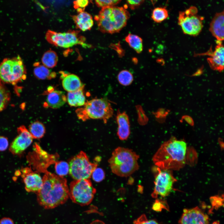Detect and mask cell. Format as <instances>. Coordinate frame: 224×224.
Instances as JSON below:
<instances>
[{
    "mask_svg": "<svg viewBox=\"0 0 224 224\" xmlns=\"http://www.w3.org/2000/svg\"><path fill=\"white\" fill-rule=\"evenodd\" d=\"M72 19L77 28L83 31L90 30L93 25V20L91 16L84 11L78 13L72 16Z\"/></svg>",
    "mask_w": 224,
    "mask_h": 224,
    "instance_id": "18",
    "label": "cell"
},
{
    "mask_svg": "<svg viewBox=\"0 0 224 224\" xmlns=\"http://www.w3.org/2000/svg\"><path fill=\"white\" fill-rule=\"evenodd\" d=\"M66 98L68 104L71 106H82L86 103L85 97L82 89L73 92H68Z\"/></svg>",
    "mask_w": 224,
    "mask_h": 224,
    "instance_id": "21",
    "label": "cell"
},
{
    "mask_svg": "<svg viewBox=\"0 0 224 224\" xmlns=\"http://www.w3.org/2000/svg\"><path fill=\"white\" fill-rule=\"evenodd\" d=\"M191 150L184 140L172 137L162 144L153 156L152 161L160 169L179 170L189 162Z\"/></svg>",
    "mask_w": 224,
    "mask_h": 224,
    "instance_id": "1",
    "label": "cell"
},
{
    "mask_svg": "<svg viewBox=\"0 0 224 224\" xmlns=\"http://www.w3.org/2000/svg\"><path fill=\"white\" fill-rule=\"evenodd\" d=\"M26 77L25 67L18 55L12 58H6L0 64V79L2 82L15 85Z\"/></svg>",
    "mask_w": 224,
    "mask_h": 224,
    "instance_id": "6",
    "label": "cell"
},
{
    "mask_svg": "<svg viewBox=\"0 0 224 224\" xmlns=\"http://www.w3.org/2000/svg\"><path fill=\"white\" fill-rule=\"evenodd\" d=\"M62 85L64 89L68 92L74 91L83 87L79 77L73 74L66 75L63 79Z\"/></svg>",
    "mask_w": 224,
    "mask_h": 224,
    "instance_id": "20",
    "label": "cell"
},
{
    "mask_svg": "<svg viewBox=\"0 0 224 224\" xmlns=\"http://www.w3.org/2000/svg\"><path fill=\"white\" fill-rule=\"evenodd\" d=\"M8 146L7 138L3 136H0V151L6 150Z\"/></svg>",
    "mask_w": 224,
    "mask_h": 224,
    "instance_id": "35",
    "label": "cell"
},
{
    "mask_svg": "<svg viewBox=\"0 0 224 224\" xmlns=\"http://www.w3.org/2000/svg\"><path fill=\"white\" fill-rule=\"evenodd\" d=\"M144 1V0H127L126 2L130 8L134 10L139 7Z\"/></svg>",
    "mask_w": 224,
    "mask_h": 224,
    "instance_id": "34",
    "label": "cell"
},
{
    "mask_svg": "<svg viewBox=\"0 0 224 224\" xmlns=\"http://www.w3.org/2000/svg\"><path fill=\"white\" fill-rule=\"evenodd\" d=\"M155 169L156 172L152 197L154 198L158 196L165 197L172 191L173 184L177 180L173 176L172 170H162L157 167Z\"/></svg>",
    "mask_w": 224,
    "mask_h": 224,
    "instance_id": "11",
    "label": "cell"
},
{
    "mask_svg": "<svg viewBox=\"0 0 224 224\" xmlns=\"http://www.w3.org/2000/svg\"><path fill=\"white\" fill-rule=\"evenodd\" d=\"M46 100L48 106L52 108L57 109L61 107L65 103L67 98L63 91L54 90L48 94Z\"/></svg>",
    "mask_w": 224,
    "mask_h": 224,
    "instance_id": "19",
    "label": "cell"
},
{
    "mask_svg": "<svg viewBox=\"0 0 224 224\" xmlns=\"http://www.w3.org/2000/svg\"><path fill=\"white\" fill-rule=\"evenodd\" d=\"M203 71L202 68L199 69L196 72L191 76V77L199 76L203 73Z\"/></svg>",
    "mask_w": 224,
    "mask_h": 224,
    "instance_id": "41",
    "label": "cell"
},
{
    "mask_svg": "<svg viewBox=\"0 0 224 224\" xmlns=\"http://www.w3.org/2000/svg\"><path fill=\"white\" fill-rule=\"evenodd\" d=\"M34 73L35 76L39 79L44 80L51 79L55 77V73L52 72L48 68L43 65L35 63Z\"/></svg>",
    "mask_w": 224,
    "mask_h": 224,
    "instance_id": "22",
    "label": "cell"
},
{
    "mask_svg": "<svg viewBox=\"0 0 224 224\" xmlns=\"http://www.w3.org/2000/svg\"><path fill=\"white\" fill-rule=\"evenodd\" d=\"M18 135L11 143L10 152L15 155L21 154L31 144L33 138L29 130L23 125L17 128Z\"/></svg>",
    "mask_w": 224,
    "mask_h": 224,
    "instance_id": "12",
    "label": "cell"
},
{
    "mask_svg": "<svg viewBox=\"0 0 224 224\" xmlns=\"http://www.w3.org/2000/svg\"><path fill=\"white\" fill-rule=\"evenodd\" d=\"M9 92L2 85H0V111L7 106L10 100Z\"/></svg>",
    "mask_w": 224,
    "mask_h": 224,
    "instance_id": "27",
    "label": "cell"
},
{
    "mask_svg": "<svg viewBox=\"0 0 224 224\" xmlns=\"http://www.w3.org/2000/svg\"><path fill=\"white\" fill-rule=\"evenodd\" d=\"M121 1L118 0H96L95 3L97 7L101 8L114 6Z\"/></svg>",
    "mask_w": 224,
    "mask_h": 224,
    "instance_id": "30",
    "label": "cell"
},
{
    "mask_svg": "<svg viewBox=\"0 0 224 224\" xmlns=\"http://www.w3.org/2000/svg\"><path fill=\"white\" fill-rule=\"evenodd\" d=\"M93 179L96 182H100L103 180L105 177L104 170L100 168H96L91 175Z\"/></svg>",
    "mask_w": 224,
    "mask_h": 224,
    "instance_id": "31",
    "label": "cell"
},
{
    "mask_svg": "<svg viewBox=\"0 0 224 224\" xmlns=\"http://www.w3.org/2000/svg\"><path fill=\"white\" fill-rule=\"evenodd\" d=\"M21 177L23 179L26 190L28 192L37 194L43 185V179L41 176L28 167L23 168L21 170Z\"/></svg>",
    "mask_w": 224,
    "mask_h": 224,
    "instance_id": "14",
    "label": "cell"
},
{
    "mask_svg": "<svg viewBox=\"0 0 224 224\" xmlns=\"http://www.w3.org/2000/svg\"><path fill=\"white\" fill-rule=\"evenodd\" d=\"M125 39L129 46L137 53H140L142 52L143 47L142 40L141 38L135 35L130 33Z\"/></svg>",
    "mask_w": 224,
    "mask_h": 224,
    "instance_id": "23",
    "label": "cell"
},
{
    "mask_svg": "<svg viewBox=\"0 0 224 224\" xmlns=\"http://www.w3.org/2000/svg\"><path fill=\"white\" fill-rule=\"evenodd\" d=\"M209 217L198 207L184 209L179 224H208Z\"/></svg>",
    "mask_w": 224,
    "mask_h": 224,
    "instance_id": "13",
    "label": "cell"
},
{
    "mask_svg": "<svg viewBox=\"0 0 224 224\" xmlns=\"http://www.w3.org/2000/svg\"><path fill=\"white\" fill-rule=\"evenodd\" d=\"M96 191L89 179L75 180L70 183L69 197L74 203L86 206L91 202Z\"/></svg>",
    "mask_w": 224,
    "mask_h": 224,
    "instance_id": "7",
    "label": "cell"
},
{
    "mask_svg": "<svg viewBox=\"0 0 224 224\" xmlns=\"http://www.w3.org/2000/svg\"><path fill=\"white\" fill-rule=\"evenodd\" d=\"M116 120L118 127L117 135L120 139H127L130 134V124L128 116L125 112L118 113Z\"/></svg>",
    "mask_w": 224,
    "mask_h": 224,
    "instance_id": "17",
    "label": "cell"
},
{
    "mask_svg": "<svg viewBox=\"0 0 224 224\" xmlns=\"http://www.w3.org/2000/svg\"><path fill=\"white\" fill-rule=\"evenodd\" d=\"M170 110H166L165 109H160L157 112V115L159 118H161L165 119L169 113Z\"/></svg>",
    "mask_w": 224,
    "mask_h": 224,
    "instance_id": "37",
    "label": "cell"
},
{
    "mask_svg": "<svg viewBox=\"0 0 224 224\" xmlns=\"http://www.w3.org/2000/svg\"><path fill=\"white\" fill-rule=\"evenodd\" d=\"M45 37L50 44L63 48L71 47L77 44L87 46L85 43V38L80 35L77 31L74 30L61 33L48 30Z\"/></svg>",
    "mask_w": 224,
    "mask_h": 224,
    "instance_id": "10",
    "label": "cell"
},
{
    "mask_svg": "<svg viewBox=\"0 0 224 224\" xmlns=\"http://www.w3.org/2000/svg\"><path fill=\"white\" fill-rule=\"evenodd\" d=\"M55 169L58 175L63 176L66 175L69 172V165L65 161L57 162L55 164Z\"/></svg>",
    "mask_w": 224,
    "mask_h": 224,
    "instance_id": "29",
    "label": "cell"
},
{
    "mask_svg": "<svg viewBox=\"0 0 224 224\" xmlns=\"http://www.w3.org/2000/svg\"><path fill=\"white\" fill-rule=\"evenodd\" d=\"M184 120L188 124L191 126H193L194 125V121L193 119L189 116L188 115H184L181 117L180 121L182 122Z\"/></svg>",
    "mask_w": 224,
    "mask_h": 224,
    "instance_id": "38",
    "label": "cell"
},
{
    "mask_svg": "<svg viewBox=\"0 0 224 224\" xmlns=\"http://www.w3.org/2000/svg\"><path fill=\"white\" fill-rule=\"evenodd\" d=\"M129 17V12L124 7L114 6L102 8L94 19L101 32L113 34L119 32L125 26Z\"/></svg>",
    "mask_w": 224,
    "mask_h": 224,
    "instance_id": "3",
    "label": "cell"
},
{
    "mask_svg": "<svg viewBox=\"0 0 224 224\" xmlns=\"http://www.w3.org/2000/svg\"><path fill=\"white\" fill-rule=\"evenodd\" d=\"M80 119H102L105 123L112 117L113 110L108 100L105 98L95 99L86 103L83 108L77 110Z\"/></svg>",
    "mask_w": 224,
    "mask_h": 224,
    "instance_id": "5",
    "label": "cell"
},
{
    "mask_svg": "<svg viewBox=\"0 0 224 224\" xmlns=\"http://www.w3.org/2000/svg\"><path fill=\"white\" fill-rule=\"evenodd\" d=\"M29 131L33 138L39 139L44 136L45 133V128L41 123L36 121L30 124Z\"/></svg>",
    "mask_w": 224,
    "mask_h": 224,
    "instance_id": "25",
    "label": "cell"
},
{
    "mask_svg": "<svg viewBox=\"0 0 224 224\" xmlns=\"http://www.w3.org/2000/svg\"><path fill=\"white\" fill-rule=\"evenodd\" d=\"M224 12L216 13L210 24L209 30L217 40H224Z\"/></svg>",
    "mask_w": 224,
    "mask_h": 224,
    "instance_id": "16",
    "label": "cell"
},
{
    "mask_svg": "<svg viewBox=\"0 0 224 224\" xmlns=\"http://www.w3.org/2000/svg\"><path fill=\"white\" fill-rule=\"evenodd\" d=\"M74 7L77 9L78 13L84 11L85 7L89 3V1L87 0H79L74 1Z\"/></svg>",
    "mask_w": 224,
    "mask_h": 224,
    "instance_id": "32",
    "label": "cell"
},
{
    "mask_svg": "<svg viewBox=\"0 0 224 224\" xmlns=\"http://www.w3.org/2000/svg\"><path fill=\"white\" fill-rule=\"evenodd\" d=\"M217 42L215 50L211 49L206 54L210 56L207 60L210 68L221 72L224 69V48L222 41L217 40Z\"/></svg>",
    "mask_w": 224,
    "mask_h": 224,
    "instance_id": "15",
    "label": "cell"
},
{
    "mask_svg": "<svg viewBox=\"0 0 224 224\" xmlns=\"http://www.w3.org/2000/svg\"><path fill=\"white\" fill-rule=\"evenodd\" d=\"M163 207V206L162 204L159 202V201L156 200L154 203L153 206L152 208L154 210L159 211Z\"/></svg>",
    "mask_w": 224,
    "mask_h": 224,
    "instance_id": "39",
    "label": "cell"
},
{
    "mask_svg": "<svg viewBox=\"0 0 224 224\" xmlns=\"http://www.w3.org/2000/svg\"><path fill=\"white\" fill-rule=\"evenodd\" d=\"M211 224H220V223L218 221H215Z\"/></svg>",
    "mask_w": 224,
    "mask_h": 224,
    "instance_id": "42",
    "label": "cell"
},
{
    "mask_svg": "<svg viewBox=\"0 0 224 224\" xmlns=\"http://www.w3.org/2000/svg\"><path fill=\"white\" fill-rule=\"evenodd\" d=\"M168 12L165 7H157L152 11V18L155 22L159 23L166 19L168 17Z\"/></svg>",
    "mask_w": 224,
    "mask_h": 224,
    "instance_id": "26",
    "label": "cell"
},
{
    "mask_svg": "<svg viewBox=\"0 0 224 224\" xmlns=\"http://www.w3.org/2000/svg\"><path fill=\"white\" fill-rule=\"evenodd\" d=\"M69 172L75 180L89 179L97 164L91 163L86 153L80 152L70 161Z\"/></svg>",
    "mask_w": 224,
    "mask_h": 224,
    "instance_id": "9",
    "label": "cell"
},
{
    "mask_svg": "<svg viewBox=\"0 0 224 224\" xmlns=\"http://www.w3.org/2000/svg\"><path fill=\"white\" fill-rule=\"evenodd\" d=\"M134 224H158L154 220H148L146 216L143 214L134 222Z\"/></svg>",
    "mask_w": 224,
    "mask_h": 224,
    "instance_id": "33",
    "label": "cell"
},
{
    "mask_svg": "<svg viewBox=\"0 0 224 224\" xmlns=\"http://www.w3.org/2000/svg\"><path fill=\"white\" fill-rule=\"evenodd\" d=\"M198 12L197 8L194 6L179 12L178 24L184 34L195 36L201 31L204 17L198 15Z\"/></svg>",
    "mask_w": 224,
    "mask_h": 224,
    "instance_id": "8",
    "label": "cell"
},
{
    "mask_svg": "<svg viewBox=\"0 0 224 224\" xmlns=\"http://www.w3.org/2000/svg\"><path fill=\"white\" fill-rule=\"evenodd\" d=\"M0 224H14V223L11 219L4 217L0 220Z\"/></svg>",
    "mask_w": 224,
    "mask_h": 224,
    "instance_id": "40",
    "label": "cell"
},
{
    "mask_svg": "<svg viewBox=\"0 0 224 224\" xmlns=\"http://www.w3.org/2000/svg\"><path fill=\"white\" fill-rule=\"evenodd\" d=\"M139 158V155L132 150L119 147L113 152L108 162L113 173L120 177H128L138 169Z\"/></svg>",
    "mask_w": 224,
    "mask_h": 224,
    "instance_id": "4",
    "label": "cell"
},
{
    "mask_svg": "<svg viewBox=\"0 0 224 224\" xmlns=\"http://www.w3.org/2000/svg\"><path fill=\"white\" fill-rule=\"evenodd\" d=\"M211 200L212 205L215 207L221 206L222 205V198L219 196L212 197Z\"/></svg>",
    "mask_w": 224,
    "mask_h": 224,
    "instance_id": "36",
    "label": "cell"
},
{
    "mask_svg": "<svg viewBox=\"0 0 224 224\" xmlns=\"http://www.w3.org/2000/svg\"><path fill=\"white\" fill-rule=\"evenodd\" d=\"M0 85H2V81L0 79Z\"/></svg>",
    "mask_w": 224,
    "mask_h": 224,
    "instance_id": "43",
    "label": "cell"
},
{
    "mask_svg": "<svg viewBox=\"0 0 224 224\" xmlns=\"http://www.w3.org/2000/svg\"><path fill=\"white\" fill-rule=\"evenodd\" d=\"M118 79L119 82L122 85L128 86L130 84L133 80L132 74L127 70L121 71L118 76Z\"/></svg>",
    "mask_w": 224,
    "mask_h": 224,
    "instance_id": "28",
    "label": "cell"
},
{
    "mask_svg": "<svg viewBox=\"0 0 224 224\" xmlns=\"http://www.w3.org/2000/svg\"><path fill=\"white\" fill-rule=\"evenodd\" d=\"M58 61V55L55 52L52 50L46 52L42 58V62L44 65L48 68L54 67Z\"/></svg>",
    "mask_w": 224,
    "mask_h": 224,
    "instance_id": "24",
    "label": "cell"
},
{
    "mask_svg": "<svg viewBox=\"0 0 224 224\" xmlns=\"http://www.w3.org/2000/svg\"><path fill=\"white\" fill-rule=\"evenodd\" d=\"M43 184L36 194L39 204L44 209L54 208L65 203L69 197V189L67 180L60 176L44 170Z\"/></svg>",
    "mask_w": 224,
    "mask_h": 224,
    "instance_id": "2",
    "label": "cell"
}]
</instances>
